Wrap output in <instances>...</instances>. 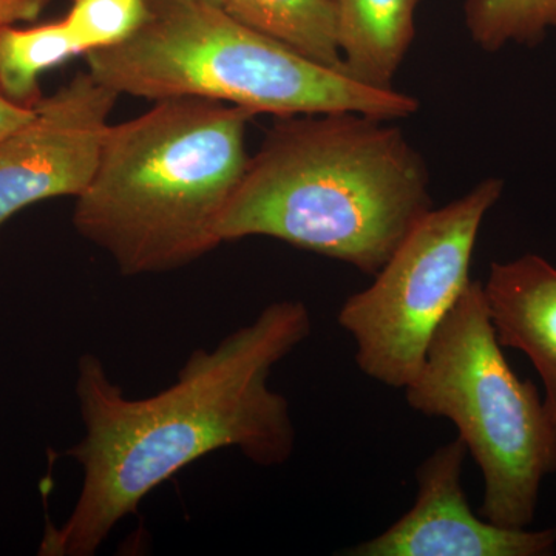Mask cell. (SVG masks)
Masks as SVG:
<instances>
[{
    "label": "cell",
    "mask_w": 556,
    "mask_h": 556,
    "mask_svg": "<svg viewBox=\"0 0 556 556\" xmlns=\"http://www.w3.org/2000/svg\"><path fill=\"white\" fill-rule=\"evenodd\" d=\"M426 161L388 121L280 118L218 223L222 243L270 237L376 276L431 208Z\"/></svg>",
    "instance_id": "cell-2"
},
{
    "label": "cell",
    "mask_w": 556,
    "mask_h": 556,
    "mask_svg": "<svg viewBox=\"0 0 556 556\" xmlns=\"http://www.w3.org/2000/svg\"><path fill=\"white\" fill-rule=\"evenodd\" d=\"M50 0H0V28L38 20Z\"/></svg>",
    "instance_id": "cell-15"
},
{
    "label": "cell",
    "mask_w": 556,
    "mask_h": 556,
    "mask_svg": "<svg viewBox=\"0 0 556 556\" xmlns=\"http://www.w3.org/2000/svg\"><path fill=\"white\" fill-rule=\"evenodd\" d=\"M466 444L456 438L416 471L417 496L386 532L345 552L348 556H548L556 527H503L473 514L463 486Z\"/></svg>",
    "instance_id": "cell-8"
},
{
    "label": "cell",
    "mask_w": 556,
    "mask_h": 556,
    "mask_svg": "<svg viewBox=\"0 0 556 556\" xmlns=\"http://www.w3.org/2000/svg\"><path fill=\"white\" fill-rule=\"evenodd\" d=\"M84 54L64 20L21 28H0V94L31 109L43 97L40 76Z\"/></svg>",
    "instance_id": "cell-12"
},
{
    "label": "cell",
    "mask_w": 556,
    "mask_h": 556,
    "mask_svg": "<svg viewBox=\"0 0 556 556\" xmlns=\"http://www.w3.org/2000/svg\"><path fill=\"white\" fill-rule=\"evenodd\" d=\"M149 16V0H72L65 14L84 54L129 39Z\"/></svg>",
    "instance_id": "cell-14"
},
{
    "label": "cell",
    "mask_w": 556,
    "mask_h": 556,
    "mask_svg": "<svg viewBox=\"0 0 556 556\" xmlns=\"http://www.w3.org/2000/svg\"><path fill=\"white\" fill-rule=\"evenodd\" d=\"M33 109L14 104L0 94V141L31 118Z\"/></svg>",
    "instance_id": "cell-16"
},
{
    "label": "cell",
    "mask_w": 556,
    "mask_h": 556,
    "mask_svg": "<svg viewBox=\"0 0 556 556\" xmlns=\"http://www.w3.org/2000/svg\"><path fill=\"white\" fill-rule=\"evenodd\" d=\"M87 72L119 94L150 101L201 98L277 118L357 112L408 118L419 101L325 67L204 0H149L129 39L84 54Z\"/></svg>",
    "instance_id": "cell-4"
},
{
    "label": "cell",
    "mask_w": 556,
    "mask_h": 556,
    "mask_svg": "<svg viewBox=\"0 0 556 556\" xmlns=\"http://www.w3.org/2000/svg\"><path fill=\"white\" fill-rule=\"evenodd\" d=\"M503 190V179H484L447 206L430 208L375 281L345 300L338 321L369 379L404 390L415 378L439 325L471 283L479 230Z\"/></svg>",
    "instance_id": "cell-6"
},
{
    "label": "cell",
    "mask_w": 556,
    "mask_h": 556,
    "mask_svg": "<svg viewBox=\"0 0 556 556\" xmlns=\"http://www.w3.org/2000/svg\"><path fill=\"white\" fill-rule=\"evenodd\" d=\"M254 116L225 102L170 98L110 126L97 174L76 199V230L123 276L169 273L211 254L247 170Z\"/></svg>",
    "instance_id": "cell-3"
},
{
    "label": "cell",
    "mask_w": 556,
    "mask_h": 556,
    "mask_svg": "<svg viewBox=\"0 0 556 556\" xmlns=\"http://www.w3.org/2000/svg\"><path fill=\"white\" fill-rule=\"evenodd\" d=\"M404 393L409 408L456 427L484 479L479 515L532 525L541 484L556 471V430L536 387L504 356L481 281L471 280L439 325Z\"/></svg>",
    "instance_id": "cell-5"
},
{
    "label": "cell",
    "mask_w": 556,
    "mask_h": 556,
    "mask_svg": "<svg viewBox=\"0 0 556 556\" xmlns=\"http://www.w3.org/2000/svg\"><path fill=\"white\" fill-rule=\"evenodd\" d=\"M118 98L89 72H80L40 98L31 118L0 141V229L31 204L86 192Z\"/></svg>",
    "instance_id": "cell-7"
},
{
    "label": "cell",
    "mask_w": 556,
    "mask_h": 556,
    "mask_svg": "<svg viewBox=\"0 0 556 556\" xmlns=\"http://www.w3.org/2000/svg\"><path fill=\"white\" fill-rule=\"evenodd\" d=\"M482 287L501 345L525 353L543 380L544 407L556 430L555 266L536 254L495 262Z\"/></svg>",
    "instance_id": "cell-9"
},
{
    "label": "cell",
    "mask_w": 556,
    "mask_h": 556,
    "mask_svg": "<svg viewBox=\"0 0 556 556\" xmlns=\"http://www.w3.org/2000/svg\"><path fill=\"white\" fill-rule=\"evenodd\" d=\"M466 22L489 53L510 42L533 47L556 27V0H467Z\"/></svg>",
    "instance_id": "cell-13"
},
{
    "label": "cell",
    "mask_w": 556,
    "mask_h": 556,
    "mask_svg": "<svg viewBox=\"0 0 556 556\" xmlns=\"http://www.w3.org/2000/svg\"><path fill=\"white\" fill-rule=\"evenodd\" d=\"M204 2L214 3V5L222 7L223 0H204Z\"/></svg>",
    "instance_id": "cell-17"
},
{
    "label": "cell",
    "mask_w": 556,
    "mask_h": 556,
    "mask_svg": "<svg viewBox=\"0 0 556 556\" xmlns=\"http://www.w3.org/2000/svg\"><path fill=\"white\" fill-rule=\"evenodd\" d=\"M223 10L302 56L345 72L336 0H223Z\"/></svg>",
    "instance_id": "cell-11"
},
{
    "label": "cell",
    "mask_w": 556,
    "mask_h": 556,
    "mask_svg": "<svg viewBox=\"0 0 556 556\" xmlns=\"http://www.w3.org/2000/svg\"><path fill=\"white\" fill-rule=\"evenodd\" d=\"M311 331L305 303H270L217 346L193 351L170 387L144 399L127 397L100 357L83 354L75 390L84 437L67 452L83 485L67 519L46 527L39 555L97 554L156 486L218 450L237 448L260 467L288 463L295 427L269 376Z\"/></svg>",
    "instance_id": "cell-1"
},
{
    "label": "cell",
    "mask_w": 556,
    "mask_h": 556,
    "mask_svg": "<svg viewBox=\"0 0 556 556\" xmlns=\"http://www.w3.org/2000/svg\"><path fill=\"white\" fill-rule=\"evenodd\" d=\"M420 0H336L339 47L350 78L393 89L402 61L415 39Z\"/></svg>",
    "instance_id": "cell-10"
}]
</instances>
